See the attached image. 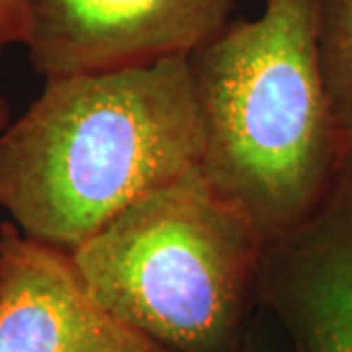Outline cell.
Wrapping results in <instances>:
<instances>
[{
    "instance_id": "cell-1",
    "label": "cell",
    "mask_w": 352,
    "mask_h": 352,
    "mask_svg": "<svg viewBox=\"0 0 352 352\" xmlns=\"http://www.w3.org/2000/svg\"><path fill=\"white\" fill-rule=\"evenodd\" d=\"M201 151L188 57L51 76L0 131V210L24 237L71 252L196 170Z\"/></svg>"
},
{
    "instance_id": "cell-2",
    "label": "cell",
    "mask_w": 352,
    "mask_h": 352,
    "mask_svg": "<svg viewBox=\"0 0 352 352\" xmlns=\"http://www.w3.org/2000/svg\"><path fill=\"white\" fill-rule=\"evenodd\" d=\"M323 0H266L188 57L200 108L198 173L264 241L303 223L325 200L346 153L321 55Z\"/></svg>"
},
{
    "instance_id": "cell-3",
    "label": "cell",
    "mask_w": 352,
    "mask_h": 352,
    "mask_svg": "<svg viewBox=\"0 0 352 352\" xmlns=\"http://www.w3.org/2000/svg\"><path fill=\"white\" fill-rule=\"evenodd\" d=\"M264 237L192 170L129 204L71 261L92 300L170 352H226Z\"/></svg>"
},
{
    "instance_id": "cell-4",
    "label": "cell",
    "mask_w": 352,
    "mask_h": 352,
    "mask_svg": "<svg viewBox=\"0 0 352 352\" xmlns=\"http://www.w3.org/2000/svg\"><path fill=\"white\" fill-rule=\"evenodd\" d=\"M235 0H30L22 45L38 75H80L190 57Z\"/></svg>"
},
{
    "instance_id": "cell-5",
    "label": "cell",
    "mask_w": 352,
    "mask_h": 352,
    "mask_svg": "<svg viewBox=\"0 0 352 352\" xmlns=\"http://www.w3.org/2000/svg\"><path fill=\"white\" fill-rule=\"evenodd\" d=\"M258 289L296 352H352V153L314 214L264 241Z\"/></svg>"
},
{
    "instance_id": "cell-6",
    "label": "cell",
    "mask_w": 352,
    "mask_h": 352,
    "mask_svg": "<svg viewBox=\"0 0 352 352\" xmlns=\"http://www.w3.org/2000/svg\"><path fill=\"white\" fill-rule=\"evenodd\" d=\"M0 227V352H170L94 302L69 252Z\"/></svg>"
},
{
    "instance_id": "cell-7",
    "label": "cell",
    "mask_w": 352,
    "mask_h": 352,
    "mask_svg": "<svg viewBox=\"0 0 352 352\" xmlns=\"http://www.w3.org/2000/svg\"><path fill=\"white\" fill-rule=\"evenodd\" d=\"M319 55L342 149L352 153V0H323Z\"/></svg>"
},
{
    "instance_id": "cell-8",
    "label": "cell",
    "mask_w": 352,
    "mask_h": 352,
    "mask_svg": "<svg viewBox=\"0 0 352 352\" xmlns=\"http://www.w3.org/2000/svg\"><path fill=\"white\" fill-rule=\"evenodd\" d=\"M30 0H0V55L12 43H22Z\"/></svg>"
},
{
    "instance_id": "cell-9",
    "label": "cell",
    "mask_w": 352,
    "mask_h": 352,
    "mask_svg": "<svg viewBox=\"0 0 352 352\" xmlns=\"http://www.w3.org/2000/svg\"><path fill=\"white\" fill-rule=\"evenodd\" d=\"M10 122V110H8V104L0 98V131L8 126ZM0 258H2V227H0Z\"/></svg>"
},
{
    "instance_id": "cell-10",
    "label": "cell",
    "mask_w": 352,
    "mask_h": 352,
    "mask_svg": "<svg viewBox=\"0 0 352 352\" xmlns=\"http://www.w3.org/2000/svg\"><path fill=\"white\" fill-rule=\"evenodd\" d=\"M245 352H249V351H245Z\"/></svg>"
}]
</instances>
